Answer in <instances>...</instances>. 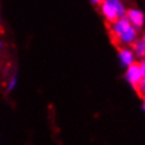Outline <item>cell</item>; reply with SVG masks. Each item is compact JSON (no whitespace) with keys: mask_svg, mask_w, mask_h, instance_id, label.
I'll return each mask as SVG.
<instances>
[{"mask_svg":"<svg viewBox=\"0 0 145 145\" xmlns=\"http://www.w3.org/2000/svg\"><path fill=\"white\" fill-rule=\"evenodd\" d=\"M144 111H145V105H144Z\"/></svg>","mask_w":145,"mask_h":145,"instance_id":"obj_11","label":"cell"},{"mask_svg":"<svg viewBox=\"0 0 145 145\" xmlns=\"http://www.w3.org/2000/svg\"><path fill=\"white\" fill-rule=\"evenodd\" d=\"M16 85H17V75L16 74H14L11 78H10V80L8 82V88H6V90L10 92V91H12L14 89L16 88Z\"/></svg>","mask_w":145,"mask_h":145,"instance_id":"obj_5","label":"cell"},{"mask_svg":"<svg viewBox=\"0 0 145 145\" xmlns=\"http://www.w3.org/2000/svg\"><path fill=\"white\" fill-rule=\"evenodd\" d=\"M144 101H145V96H144Z\"/></svg>","mask_w":145,"mask_h":145,"instance_id":"obj_12","label":"cell"},{"mask_svg":"<svg viewBox=\"0 0 145 145\" xmlns=\"http://www.w3.org/2000/svg\"><path fill=\"white\" fill-rule=\"evenodd\" d=\"M135 90H137V91L139 92L143 97L145 96V79H143V80L139 82V85L137 86V89H135Z\"/></svg>","mask_w":145,"mask_h":145,"instance_id":"obj_6","label":"cell"},{"mask_svg":"<svg viewBox=\"0 0 145 145\" xmlns=\"http://www.w3.org/2000/svg\"><path fill=\"white\" fill-rule=\"evenodd\" d=\"M135 59H137V57L134 56L130 47H121L118 49V60L123 67L128 68L129 65L135 63Z\"/></svg>","mask_w":145,"mask_h":145,"instance_id":"obj_3","label":"cell"},{"mask_svg":"<svg viewBox=\"0 0 145 145\" xmlns=\"http://www.w3.org/2000/svg\"><path fill=\"white\" fill-rule=\"evenodd\" d=\"M125 17L129 21V24L139 32L141 28L145 26V14L143 10L138 9V8H130L127 9Z\"/></svg>","mask_w":145,"mask_h":145,"instance_id":"obj_1","label":"cell"},{"mask_svg":"<svg viewBox=\"0 0 145 145\" xmlns=\"http://www.w3.org/2000/svg\"><path fill=\"white\" fill-rule=\"evenodd\" d=\"M132 46H133L132 50H133L134 56H135L137 58H140V59H143V58H145V49H144L143 44H141L140 39H138V41H135Z\"/></svg>","mask_w":145,"mask_h":145,"instance_id":"obj_4","label":"cell"},{"mask_svg":"<svg viewBox=\"0 0 145 145\" xmlns=\"http://www.w3.org/2000/svg\"><path fill=\"white\" fill-rule=\"evenodd\" d=\"M3 48H4V42H3L1 39H0V52L3 50Z\"/></svg>","mask_w":145,"mask_h":145,"instance_id":"obj_10","label":"cell"},{"mask_svg":"<svg viewBox=\"0 0 145 145\" xmlns=\"http://www.w3.org/2000/svg\"><path fill=\"white\" fill-rule=\"evenodd\" d=\"M139 65V69H140V72H141V78L145 79V58L140 60V63H138Z\"/></svg>","mask_w":145,"mask_h":145,"instance_id":"obj_7","label":"cell"},{"mask_svg":"<svg viewBox=\"0 0 145 145\" xmlns=\"http://www.w3.org/2000/svg\"><path fill=\"white\" fill-rule=\"evenodd\" d=\"M125 80L128 81L134 89H137V86L139 85V82L143 80V78H141V72H140V69H139V65H138V63H134V64L129 65V67L127 68V71H125Z\"/></svg>","mask_w":145,"mask_h":145,"instance_id":"obj_2","label":"cell"},{"mask_svg":"<svg viewBox=\"0 0 145 145\" xmlns=\"http://www.w3.org/2000/svg\"><path fill=\"white\" fill-rule=\"evenodd\" d=\"M90 3L93 5H100L101 3H102V0H90Z\"/></svg>","mask_w":145,"mask_h":145,"instance_id":"obj_8","label":"cell"},{"mask_svg":"<svg viewBox=\"0 0 145 145\" xmlns=\"http://www.w3.org/2000/svg\"><path fill=\"white\" fill-rule=\"evenodd\" d=\"M140 42H141V44H143V47H144V49H145V33L141 36V39H140Z\"/></svg>","mask_w":145,"mask_h":145,"instance_id":"obj_9","label":"cell"}]
</instances>
